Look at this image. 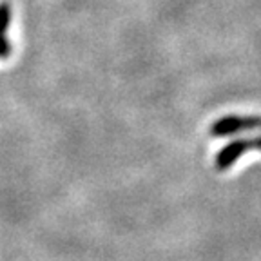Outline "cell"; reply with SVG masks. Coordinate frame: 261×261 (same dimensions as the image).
<instances>
[{"label": "cell", "instance_id": "2", "mask_svg": "<svg viewBox=\"0 0 261 261\" xmlns=\"http://www.w3.org/2000/svg\"><path fill=\"white\" fill-rule=\"evenodd\" d=\"M249 151H254V140H247V138L232 140V142H228L225 147H221V151L218 152L216 160H214V165H216L218 171H227L228 167H232L234 163Z\"/></svg>", "mask_w": 261, "mask_h": 261}, {"label": "cell", "instance_id": "1", "mask_svg": "<svg viewBox=\"0 0 261 261\" xmlns=\"http://www.w3.org/2000/svg\"><path fill=\"white\" fill-rule=\"evenodd\" d=\"M261 127V116H223L211 125V136L223 138V136L238 135L243 130H254Z\"/></svg>", "mask_w": 261, "mask_h": 261}, {"label": "cell", "instance_id": "4", "mask_svg": "<svg viewBox=\"0 0 261 261\" xmlns=\"http://www.w3.org/2000/svg\"><path fill=\"white\" fill-rule=\"evenodd\" d=\"M11 55V44L6 35H0V58H8Z\"/></svg>", "mask_w": 261, "mask_h": 261}, {"label": "cell", "instance_id": "5", "mask_svg": "<svg viewBox=\"0 0 261 261\" xmlns=\"http://www.w3.org/2000/svg\"><path fill=\"white\" fill-rule=\"evenodd\" d=\"M252 140H254V149H256V151H261V136L252 138Z\"/></svg>", "mask_w": 261, "mask_h": 261}, {"label": "cell", "instance_id": "3", "mask_svg": "<svg viewBox=\"0 0 261 261\" xmlns=\"http://www.w3.org/2000/svg\"><path fill=\"white\" fill-rule=\"evenodd\" d=\"M9 22H11V8L9 4H0V35H6Z\"/></svg>", "mask_w": 261, "mask_h": 261}]
</instances>
